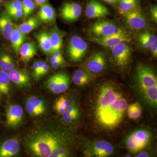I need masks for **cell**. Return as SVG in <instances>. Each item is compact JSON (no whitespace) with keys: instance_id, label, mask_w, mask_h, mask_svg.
<instances>
[{"instance_id":"681fc988","label":"cell","mask_w":157,"mask_h":157,"mask_svg":"<svg viewBox=\"0 0 157 157\" xmlns=\"http://www.w3.org/2000/svg\"><path fill=\"white\" fill-rule=\"evenodd\" d=\"M3 0H0V3L2 2Z\"/></svg>"},{"instance_id":"e575fe53","label":"cell","mask_w":157,"mask_h":157,"mask_svg":"<svg viewBox=\"0 0 157 157\" xmlns=\"http://www.w3.org/2000/svg\"><path fill=\"white\" fill-rule=\"evenodd\" d=\"M23 18L26 20L35 9V3L33 0H22Z\"/></svg>"},{"instance_id":"d590c367","label":"cell","mask_w":157,"mask_h":157,"mask_svg":"<svg viewBox=\"0 0 157 157\" xmlns=\"http://www.w3.org/2000/svg\"><path fill=\"white\" fill-rule=\"evenodd\" d=\"M70 77L69 75L63 79L59 86L52 91L55 94H60L65 92L69 88L70 86Z\"/></svg>"},{"instance_id":"5b68a950","label":"cell","mask_w":157,"mask_h":157,"mask_svg":"<svg viewBox=\"0 0 157 157\" xmlns=\"http://www.w3.org/2000/svg\"><path fill=\"white\" fill-rule=\"evenodd\" d=\"M87 43L77 36H73L68 42L67 52L71 61L77 63L81 61L86 53Z\"/></svg>"},{"instance_id":"f35d334b","label":"cell","mask_w":157,"mask_h":157,"mask_svg":"<svg viewBox=\"0 0 157 157\" xmlns=\"http://www.w3.org/2000/svg\"><path fill=\"white\" fill-rule=\"evenodd\" d=\"M6 12L9 14L11 19L14 20H18L23 17L22 10H11L6 11Z\"/></svg>"},{"instance_id":"277c9868","label":"cell","mask_w":157,"mask_h":157,"mask_svg":"<svg viewBox=\"0 0 157 157\" xmlns=\"http://www.w3.org/2000/svg\"><path fill=\"white\" fill-rule=\"evenodd\" d=\"M138 92L157 86V78L154 70L146 65L137 66L135 77Z\"/></svg>"},{"instance_id":"52a82bcc","label":"cell","mask_w":157,"mask_h":157,"mask_svg":"<svg viewBox=\"0 0 157 157\" xmlns=\"http://www.w3.org/2000/svg\"><path fill=\"white\" fill-rule=\"evenodd\" d=\"M107 59L104 54L96 52L87 59L83 68L93 76L103 73L107 69Z\"/></svg>"},{"instance_id":"ab89813d","label":"cell","mask_w":157,"mask_h":157,"mask_svg":"<svg viewBox=\"0 0 157 157\" xmlns=\"http://www.w3.org/2000/svg\"><path fill=\"white\" fill-rule=\"evenodd\" d=\"M51 55V56L49 58V62L50 63L56 60H65L60 50L54 52Z\"/></svg>"},{"instance_id":"d6986e66","label":"cell","mask_w":157,"mask_h":157,"mask_svg":"<svg viewBox=\"0 0 157 157\" xmlns=\"http://www.w3.org/2000/svg\"><path fill=\"white\" fill-rule=\"evenodd\" d=\"M9 40L11 41V47L14 53L18 56L21 47L25 42L26 37L25 34L19 31L16 25H14Z\"/></svg>"},{"instance_id":"7402d4cb","label":"cell","mask_w":157,"mask_h":157,"mask_svg":"<svg viewBox=\"0 0 157 157\" xmlns=\"http://www.w3.org/2000/svg\"><path fill=\"white\" fill-rule=\"evenodd\" d=\"M38 41L39 46L45 54H51L52 49L51 45L49 33L46 31H42L34 35Z\"/></svg>"},{"instance_id":"484cf974","label":"cell","mask_w":157,"mask_h":157,"mask_svg":"<svg viewBox=\"0 0 157 157\" xmlns=\"http://www.w3.org/2000/svg\"><path fill=\"white\" fill-rule=\"evenodd\" d=\"M140 93L143 100L149 106L156 108L157 106V86L144 90Z\"/></svg>"},{"instance_id":"ee69618b","label":"cell","mask_w":157,"mask_h":157,"mask_svg":"<svg viewBox=\"0 0 157 157\" xmlns=\"http://www.w3.org/2000/svg\"><path fill=\"white\" fill-rule=\"evenodd\" d=\"M149 48H150V51L153 56H154L155 58H156L157 56V43H155Z\"/></svg>"},{"instance_id":"44dd1931","label":"cell","mask_w":157,"mask_h":157,"mask_svg":"<svg viewBox=\"0 0 157 157\" xmlns=\"http://www.w3.org/2000/svg\"><path fill=\"white\" fill-rule=\"evenodd\" d=\"M14 24L7 12L3 13L0 17V32L6 40H9L13 31Z\"/></svg>"},{"instance_id":"9c48e42d","label":"cell","mask_w":157,"mask_h":157,"mask_svg":"<svg viewBox=\"0 0 157 157\" xmlns=\"http://www.w3.org/2000/svg\"><path fill=\"white\" fill-rule=\"evenodd\" d=\"M26 111L30 116L37 117L45 115L48 110L47 103L41 97L36 95L27 98L25 103Z\"/></svg>"},{"instance_id":"f1b7e54d","label":"cell","mask_w":157,"mask_h":157,"mask_svg":"<svg viewBox=\"0 0 157 157\" xmlns=\"http://www.w3.org/2000/svg\"><path fill=\"white\" fill-rule=\"evenodd\" d=\"M39 20L35 16H32L29 17L25 21L18 26V29L22 33L27 35L30 33L35 29L37 28L39 26Z\"/></svg>"},{"instance_id":"8992f818","label":"cell","mask_w":157,"mask_h":157,"mask_svg":"<svg viewBox=\"0 0 157 157\" xmlns=\"http://www.w3.org/2000/svg\"><path fill=\"white\" fill-rule=\"evenodd\" d=\"M131 38L127 32L119 28L116 33L108 36L104 37H92L89 40L106 48H111L121 42H128Z\"/></svg>"},{"instance_id":"e0dca14e","label":"cell","mask_w":157,"mask_h":157,"mask_svg":"<svg viewBox=\"0 0 157 157\" xmlns=\"http://www.w3.org/2000/svg\"><path fill=\"white\" fill-rule=\"evenodd\" d=\"M19 141L16 138L7 139L0 145V157H12L18 155L20 151Z\"/></svg>"},{"instance_id":"3957f363","label":"cell","mask_w":157,"mask_h":157,"mask_svg":"<svg viewBox=\"0 0 157 157\" xmlns=\"http://www.w3.org/2000/svg\"><path fill=\"white\" fill-rule=\"evenodd\" d=\"M151 138V132L146 129H138L132 132L126 139V145L133 154L141 151L148 144Z\"/></svg>"},{"instance_id":"b9f144b4","label":"cell","mask_w":157,"mask_h":157,"mask_svg":"<svg viewBox=\"0 0 157 157\" xmlns=\"http://www.w3.org/2000/svg\"><path fill=\"white\" fill-rule=\"evenodd\" d=\"M151 16L153 21L155 22L157 21V7L156 6H152L150 9Z\"/></svg>"},{"instance_id":"7dc6e473","label":"cell","mask_w":157,"mask_h":157,"mask_svg":"<svg viewBox=\"0 0 157 157\" xmlns=\"http://www.w3.org/2000/svg\"><path fill=\"white\" fill-rule=\"evenodd\" d=\"M105 2L112 5H115L118 2L119 0H103Z\"/></svg>"},{"instance_id":"ba28073f","label":"cell","mask_w":157,"mask_h":157,"mask_svg":"<svg viewBox=\"0 0 157 157\" xmlns=\"http://www.w3.org/2000/svg\"><path fill=\"white\" fill-rule=\"evenodd\" d=\"M6 127L16 129L20 126L23 121L24 111L21 105L9 104L6 107Z\"/></svg>"},{"instance_id":"8d00e7d4","label":"cell","mask_w":157,"mask_h":157,"mask_svg":"<svg viewBox=\"0 0 157 157\" xmlns=\"http://www.w3.org/2000/svg\"><path fill=\"white\" fill-rule=\"evenodd\" d=\"M42 61L41 60L36 61L32 66L33 75L35 81H38L40 79L39 78V72L42 65Z\"/></svg>"},{"instance_id":"83f0119b","label":"cell","mask_w":157,"mask_h":157,"mask_svg":"<svg viewBox=\"0 0 157 157\" xmlns=\"http://www.w3.org/2000/svg\"><path fill=\"white\" fill-rule=\"evenodd\" d=\"M68 74L65 72H60L50 76L45 82L46 88L52 92V90L60 85Z\"/></svg>"},{"instance_id":"f907efd6","label":"cell","mask_w":157,"mask_h":157,"mask_svg":"<svg viewBox=\"0 0 157 157\" xmlns=\"http://www.w3.org/2000/svg\"><path fill=\"white\" fill-rule=\"evenodd\" d=\"M1 116H0V122H1Z\"/></svg>"},{"instance_id":"cb8c5ba5","label":"cell","mask_w":157,"mask_h":157,"mask_svg":"<svg viewBox=\"0 0 157 157\" xmlns=\"http://www.w3.org/2000/svg\"><path fill=\"white\" fill-rule=\"evenodd\" d=\"M92 78V75L82 68L76 70L74 72L72 81L77 86H83L89 84L91 81Z\"/></svg>"},{"instance_id":"f546056e","label":"cell","mask_w":157,"mask_h":157,"mask_svg":"<svg viewBox=\"0 0 157 157\" xmlns=\"http://www.w3.org/2000/svg\"><path fill=\"white\" fill-rule=\"evenodd\" d=\"M73 100L67 96L63 95L56 99L54 104V110L57 113L61 114L70 106Z\"/></svg>"},{"instance_id":"7c38bea8","label":"cell","mask_w":157,"mask_h":157,"mask_svg":"<svg viewBox=\"0 0 157 157\" xmlns=\"http://www.w3.org/2000/svg\"><path fill=\"white\" fill-rule=\"evenodd\" d=\"M124 16L127 25L132 29L139 30L146 27V18L143 12L137 7L126 13Z\"/></svg>"},{"instance_id":"836d02e7","label":"cell","mask_w":157,"mask_h":157,"mask_svg":"<svg viewBox=\"0 0 157 157\" xmlns=\"http://www.w3.org/2000/svg\"><path fill=\"white\" fill-rule=\"evenodd\" d=\"M128 116L131 119H138L141 116L142 108L140 103L138 102L128 105L127 109Z\"/></svg>"},{"instance_id":"60d3db41","label":"cell","mask_w":157,"mask_h":157,"mask_svg":"<svg viewBox=\"0 0 157 157\" xmlns=\"http://www.w3.org/2000/svg\"><path fill=\"white\" fill-rule=\"evenodd\" d=\"M50 67L44 61H42V65L39 72V78L40 79L42 76H45L49 73Z\"/></svg>"},{"instance_id":"4fadbf2b","label":"cell","mask_w":157,"mask_h":157,"mask_svg":"<svg viewBox=\"0 0 157 157\" xmlns=\"http://www.w3.org/2000/svg\"><path fill=\"white\" fill-rule=\"evenodd\" d=\"M114 147L112 144L106 140H100L94 142L88 148L92 155L97 157H107L112 154Z\"/></svg>"},{"instance_id":"f6af8a7d","label":"cell","mask_w":157,"mask_h":157,"mask_svg":"<svg viewBox=\"0 0 157 157\" xmlns=\"http://www.w3.org/2000/svg\"><path fill=\"white\" fill-rule=\"evenodd\" d=\"M34 2L36 6H41L43 4L46 3L47 0H34Z\"/></svg>"},{"instance_id":"7a4b0ae2","label":"cell","mask_w":157,"mask_h":157,"mask_svg":"<svg viewBox=\"0 0 157 157\" xmlns=\"http://www.w3.org/2000/svg\"><path fill=\"white\" fill-rule=\"evenodd\" d=\"M98 88L94 107L96 120L104 128H115L123 119L128 101L121 90L113 82H104Z\"/></svg>"},{"instance_id":"d4e9b609","label":"cell","mask_w":157,"mask_h":157,"mask_svg":"<svg viewBox=\"0 0 157 157\" xmlns=\"http://www.w3.org/2000/svg\"><path fill=\"white\" fill-rule=\"evenodd\" d=\"M49 36L52 53L54 52L60 50L63 45V38L64 36V32L56 27H53L51 29Z\"/></svg>"},{"instance_id":"1f68e13d","label":"cell","mask_w":157,"mask_h":157,"mask_svg":"<svg viewBox=\"0 0 157 157\" xmlns=\"http://www.w3.org/2000/svg\"><path fill=\"white\" fill-rule=\"evenodd\" d=\"M118 10L120 14L124 15L137 7V0H119Z\"/></svg>"},{"instance_id":"4dcf8cb0","label":"cell","mask_w":157,"mask_h":157,"mask_svg":"<svg viewBox=\"0 0 157 157\" xmlns=\"http://www.w3.org/2000/svg\"><path fill=\"white\" fill-rule=\"evenodd\" d=\"M138 41L143 48H149L152 45L157 42V37L148 32H145L140 34L138 37Z\"/></svg>"},{"instance_id":"7bdbcfd3","label":"cell","mask_w":157,"mask_h":157,"mask_svg":"<svg viewBox=\"0 0 157 157\" xmlns=\"http://www.w3.org/2000/svg\"><path fill=\"white\" fill-rule=\"evenodd\" d=\"M65 64V60H56L50 63L51 67L55 69H57L62 67Z\"/></svg>"},{"instance_id":"30bf717a","label":"cell","mask_w":157,"mask_h":157,"mask_svg":"<svg viewBox=\"0 0 157 157\" xmlns=\"http://www.w3.org/2000/svg\"><path fill=\"white\" fill-rule=\"evenodd\" d=\"M127 42H121L111 48V54L115 64L124 67L129 64L132 56V49Z\"/></svg>"},{"instance_id":"d6a6232c","label":"cell","mask_w":157,"mask_h":157,"mask_svg":"<svg viewBox=\"0 0 157 157\" xmlns=\"http://www.w3.org/2000/svg\"><path fill=\"white\" fill-rule=\"evenodd\" d=\"M15 68V63L12 57L7 53H3L0 55V70L9 72Z\"/></svg>"},{"instance_id":"bcb514c9","label":"cell","mask_w":157,"mask_h":157,"mask_svg":"<svg viewBox=\"0 0 157 157\" xmlns=\"http://www.w3.org/2000/svg\"><path fill=\"white\" fill-rule=\"evenodd\" d=\"M148 156V153L146 151L141 152L140 153L137 155L135 156L136 157H147Z\"/></svg>"},{"instance_id":"c3c4849f","label":"cell","mask_w":157,"mask_h":157,"mask_svg":"<svg viewBox=\"0 0 157 157\" xmlns=\"http://www.w3.org/2000/svg\"><path fill=\"white\" fill-rule=\"evenodd\" d=\"M2 95L0 93V102H1V101H2Z\"/></svg>"},{"instance_id":"5bb4252c","label":"cell","mask_w":157,"mask_h":157,"mask_svg":"<svg viewBox=\"0 0 157 157\" xmlns=\"http://www.w3.org/2000/svg\"><path fill=\"white\" fill-rule=\"evenodd\" d=\"M11 81L19 89H26L31 85V78L26 70L19 69H11L9 72Z\"/></svg>"},{"instance_id":"ac0fdd59","label":"cell","mask_w":157,"mask_h":157,"mask_svg":"<svg viewBox=\"0 0 157 157\" xmlns=\"http://www.w3.org/2000/svg\"><path fill=\"white\" fill-rule=\"evenodd\" d=\"M61 115V121L63 123L67 125L74 123L80 117V109L78 103L75 100H73Z\"/></svg>"},{"instance_id":"8fae6325","label":"cell","mask_w":157,"mask_h":157,"mask_svg":"<svg viewBox=\"0 0 157 157\" xmlns=\"http://www.w3.org/2000/svg\"><path fill=\"white\" fill-rule=\"evenodd\" d=\"M118 28L115 24L107 21H102L94 23L89 29V33L93 37L108 36L116 33Z\"/></svg>"},{"instance_id":"2e32d148","label":"cell","mask_w":157,"mask_h":157,"mask_svg":"<svg viewBox=\"0 0 157 157\" xmlns=\"http://www.w3.org/2000/svg\"><path fill=\"white\" fill-rule=\"evenodd\" d=\"M109 14L107 7L96 0H91L86 5L85 14L88 18H101L107 16Z\"/></svg>"},{"instance_id":"603a6c76","label":"cell","mask_w":157,"mask_h":157,"mask_svg":"<svg viewBox=\"0 0 157 157\" xmlns=\"http://www.w3.org/2000/svg\"><path fill=\"white\" fill-rule=\"evenodd\" d=\"M38 17L41 22H54L56 20L55 11L52 6L46 3L40 6Z\"/></svg>"},{"instance_id":"74e56055","label":"cell","mask_w":157,"mask_h":157,"mask_svg":"<svg viewBox=\"0 0 157 157\" xmlns=\"http://www.w3.org/2000/svg\"><path fill=\"white\" fill-rule=\"evenodd\" d=\"M6 11L11 10H22V2L20 0H14L9 2L6 5Z\"/></svg>"},{"instance_id":"6da1fadb","label":"cell","mask_w":157,"mask_h":157,"mask_svg":"<svg viewBox=\"0 0 157 157\" xmlns=\"http://www.w3.org/2000/svg\"><path fill=\"white\" fill-rule=\"evenodd\" d=\"M75 137L60 125L44 123L32 128L24 137V145L32 156L36 157H67L71 155Z\"/></svg>"},{"instance_id":"ffe728a7","label":"cell","mask_w":157,"mask_h":157,"mask_svg":"<svg viewBox=\"0 0 157 157\" xmlns=\"http://www.w3.org/2000/svg\"><path fill=\"white\" fill-rule=\"evenodd\" d=\"M37 52L36 42L30 41L23 44L20 49L19 54L23 61L27 63L36 54Z\"/></svg>"},{"instance_id":"9a60e30c","label":"cell","mask_w":157,"mask_h":157,"mask_svg":"<svg viewBox=\"0 0 157 157\" xmlns=\"http://www.w3.org/2000/svg\"><path fill=\"white\" fill-rule=\"evenodd\" d=\"M82 8L78 3L70 2L63 4L60 10L61 16L69 22L75 21L81 15Z\"/></svg>"},{"instance_id":"4316f807","label":"cell","mask_w":157,"mask_h":157,"mask_svg":"<svg viewBox=\"0 0 157 157\" xmlns=\"http://www.w3.org/2000/svg\"><path fill=\"white\" fill-rule=\"evenodd\" d=\"M11 92V80L8 72L0 70V93L2 95L9 96Z\"/></svg>"}]
</instances>
